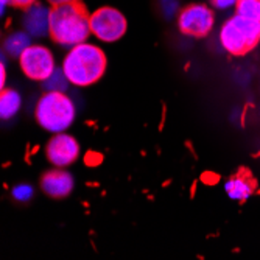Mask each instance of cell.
I'll return each mask as SVG.
<instances>
[{
  "label": "cell",
  "instance_id": "15",
  "mask_svg": "<svg viewBox=\"0 0 260 260\" xmlns=\"http://www.w3.org/2000/svg\"><path fill=\"white\" fill-rule=\"evenodd\" d=\"M42 83L47 92H64L70 81L62 69H55V72Z\"/></svg>",
  "mask_w": 260,
  "mask_h": 260
},
{
  "label": "cell",
  "instance_id": "5",
  "mask_svg": "<svg viewBox=\"0 0 260 260\" xmlns=\"http://www.w3.org/2000/svg\"><path fill=\"white\" fill-rule=\"evenodd\" d=\"M126 28L125 14L114 7H100L90 14V31L102 42H117L125 36Z\"/></svg>",
  "mask_w": 260,
  "mask_h": 260
},
{
  "label": "cell",
  "instance_id": "7",
  "mask_svg": "<svg viewBox=\"0 0 260 260\" xmlns=\"http://www.w3.org/2000/svg\"><path fill=\"white\" fill-rule=\"evenodd\" d=\"M19 66L27 78L33 81H45L55 72V59L52 52L44 45H30L19 56Z\"/></svg>",
  "mask_w": 260,
  "mask_h": 260
},
{
  "label": "cell",
  "instance_id": "9",
  "mask_svg": "<svg viewBox=\"0 0 260 260\" xmlns=\"http://www.w3.org/2000/svg\"><path fill=\"white\" fill-rule=\"evenodd\" d=\"M41 188L50 198H66L74 190V178L69 172L55 169L45 172L41 178Z\"/></svg>",
  "mask_w": 260,
  "mask_h": 260
},
{
  "label": "cell",
  "instance_id": "1",
  "mask_svg": "<svg viewBox=\"0 0 260 260\" xmlns=\"http://www.w3.org/2000/svg\"><path fill=\"white\" fill-rule=\"evenodd\" d=\"M90 35V13L81 0L52 7L49 36L53 42L62 47H74L86 42Z\"/></svg>",
  "mask_w": 260,
  "mask_h": 260
},
{
  "label": "cell",
  "instance_id": "4",
  "mask_svg": "<svg viewBox=\"0 0 260 260\" xmlns=\"http://www.w3.org/2000/svg\"><path fill=\"white\" fill-rule=\"evenodd\" d=\"M220 44L232 56H245L260 44V22L235 14L220 30Z\"/></svg>",
  "mask_w": 260,
  "mask_h": 260
},
{
  "label": "cell",
  "instance_id": "16",
  "mask_svg": "<svg viewBox=\"0 0 260 260\" xmlns=\"http://www.w3.org/2000/svg\"><path fill=\"white\" fill-rule=\"evenodd\" d=\"M33 195V190H31V187L25 185V184H22V185H17L14 190H13V197L17 200V201H27L30 200Z\"/></svg>",
  "mask_w": 260,
  "mask_h": 260
},
{
  "label": "cell",
  "instance_id": "14",
  "mask_svg": "<svg viewBox=\"0 0 260 260\" xmlns=\"http://www.w3.org/2000/svg\"><path fill=\"white\" fill-rule=\"evenodd\" d=\"M235 14L260 22V0H237Z\"/></svg>",
  "mask_w": 260,
  "mask_h": 260
},
{
  "label": "cell",
  "instance_id": "17",
  "mask_svg": "<svg viewBox=\"0 0 260 260\" xmlns=\"http://www.w3.org/2000/svg\"><path fill=\"white\" fill-rule=\"evenodd\" d=\"M210 5L214 8H218V10H228L231 7H235L237 4V0H209Z\"/></svg>",
  "mask_w": 260,
  "mask_h": 260
},
{
  "label": "cell",
  "instance_id": "20",
  "mask_svg": "<svg viewBox=\"0 0 260 260\" xmlns=\"http://www.w3.org/2000/svg\"><path fill=\"white\" fill-rule=\"evenodd\" d=\"M0 70H2V87L5 86V75H7V69H5V64L2 62V66H0Z\"/></svg>",
  "mask_w": 260,
  "mask_h": 260
},
{
  "label": "cell",
  "instance_id": "11",
  "mask_svg": "<svg viewBox=\"0 0 260 260\" xmlns=\"http://www.w3.org/2000/svg\"><path fill=\"white\" fill-rule=\"evenodd\" d=\"M255 179L249 173V170L242 169L239 173H235L232 178L228 179L224 188L231 200L235 201H246L255 192Z\"/></svg>",
  "mask_w": 260,
  "mask_h": 260
},
{
  "label": "cell",
  "instance_id": "6",
  "mask_svg": "<svg viewBox=\"0 0 260 260\" xmlns=\"http://www.w3.org/2000/svg\"><path fill=\"white\" fill-rule=\"evenodd\" d=\"M214 11L204 4H190L181 8L178 14V28L190 38H206L214 28Z\"/></svg>",
  "mask_w": 260,
  "mask_h": 260
},
{
  "label": "cell",
  "instance_id": "3",
  "mask_svg": "<svg viewBox=\"0 0 260 260\" xmlns=\"http://www.w3.org/2000/svg\"><path fill=\"white\" fill-rule=\"evenodd\" d=\"M75 105L64 92H45L39 99L35 117L36 122L49 133H64L75 122Z\"/></svg>",
  "mask_w": 260,
  "mask_h": 260
},
{
  "label": "cell",
  "instance_id": "2",
  "mask_svg": "<svg viewBox=\"0 0 260 260\" xmlns=\"http://www.w3.org/2000/svg\"><path fill=\"white\" fill-rule=\"evenodd\" d=\"M108 59L100 47L81 42L70 47L69 53L64 58L62 70L69 81L74 86L86 87L102 80L106 72Z\"/></svg>",
  "mask_w": 260,
  "mask_h": 260
},
{
  "label": "cell",
  "instance_id": "19",
  "mask_svg": "<svg viewBox=\"0 0 260 260\" xmlns=\"http://www.w3.org/2000/svg\"><path fill=\"white\" fill-rule=\"evenodd\" d=\"M52 7H56V5H62V4H70V2H75V0H47Z\"/></svg>",
  "mask_w": 260,
  "mask_h": 260
},
{
  "label": "cell",
  "instance_id": "13",
  "mask_svg": "<svg viewBox=\"0 0 260 260\" xmlns=\"http://www.w3.org/2000/svg\"><path fill=\"white\" fill-rule=\"evenodd\" d=\"M5 52L13 56V58H19L23 52H25L28 47L31 45L30 42V35L27 31H16L13 35H10L5 42Z\"/></svg>",
  "mask_w": 260,
  "mask_h": 260
},
{
  "label": "cell",
  "instance_id": "10",
  "mask_svg": "<svg viewBox=\"0 0 260 260\" xmlns=\"http://www.w3.org/2000/svg\"><path fill=\"white\" fill-rule=\"evenodd\" d=\"M50 10L41 4H35L25 10L23 14V28L30 36H45L50 33Z\"/></svg>",
  "mask_w": 260,
  "mask_h": 260
},
{
  "label": "cell",
  "instance_id": "18",
  "mask_svg": "<svg viewBox=\"0 0 260 260\" xmlns=\"http://www.w3.org/2000/svg\"><path fill=\"white\" fill-rule=\"evenodd\" d=\"M35 4H36V0H10L11 7L23 10V11H25L27 8H30L31 5H35Z\"/></svg>",
  "mask_w": 260,
  "mask_h": 260
},
{
  "label": "cell",
  "instance_id": "8",
  "mask_svg": "<svg viewBox=\"0 0 260 260\" xmlns=\"http://www.w3.org/2000/svg\"><path fill=\"white\" fill-rule=\"evenodd\" d=\"M45 156L49 162L58 169L72 165L80 156V145L74 136L58 133L45 145Z\"/></svg>",
  "mask_w": 260,
  "mask_h": 260
},
{
  "label": "cell",
  "instance_id": "12",
  "mask_svg": "<svg viewBox=\"0 0 260 260\" xmlns=\"http://www.w3.org/2000/svg\"><path fill=\"white\" fill-rule=\"evenodd\" d=\"M20 108V95L13 89H2L0 93V115L4 120H8L17 114Z\"/></svg>",
  "mask_w": 260,
  "mask_h": 260
}]
</instances>
